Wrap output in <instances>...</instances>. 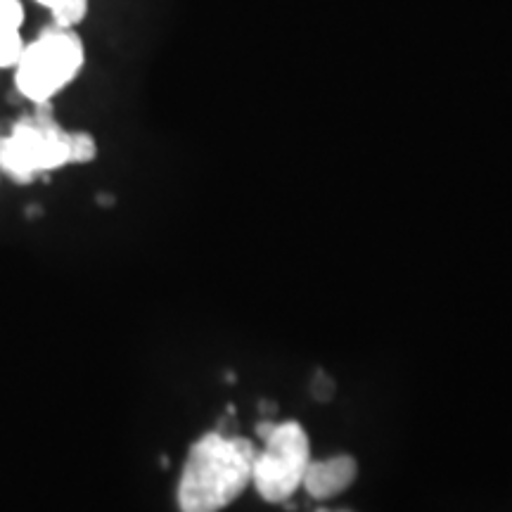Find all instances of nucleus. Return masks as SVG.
I'll use <instances>...</instances> for the list:
<instances>
[{"label":"nucleus","instance_id":"obj_6","mask_svg":"<svg viewBox=\"0 0 512 512\" xmlns=\"http://www.w3.org/2000/svg\"><path fill=\"white\" fill-rule=\"evenodd\" d=\"M36 3L46 5L50 15H53V24L67 29H74L76 24H81L88 12V0H36Z\"/></svg>","mask_w":512,"mask_h":512},{"label":"nucleus","instance_id":"obj_2","mask_svg":"<svg viewBox=\"0 0 512 512\" xmlns=\"http://www.w3.org/2000/svg\"><path fill=\"white\" fill-rule=\"evenodd\" d=\"M64 164H69V133L55 121L50 100L36 102L34 114L0 136V171L15 183H31L41 171Z\"/></svg>","mask_w":512,"mask_h":512},{"label":"nucleus","instance_id":"obj_7","mask_svg":"<svg viewBox=\"0 0 512 512\" xmlns=\"http://www.w3.org/2000/svg\"><path fill=\"white\" fill-rule=\"evenodd\" d=\"M98 155V145L91 133H69V164H88Z\"/></svg>","mask_w":512,"mask_h":512},{"label":"nucleus","instance_id":"obj_1","mask_svg":"<svg viewBox=\"0 0 512 512\" xmlns=\"http://www.w3.org/2000/svg\"><path fill=\"white\" fill-rule=\"evenodd\" d=\"M254 441L228 437L221 430L204 434L192 444L178 484L181 512H221L238 501L252 484Z\"/></svg>","mask_w":512,"mask_h":512},{"label":"nucleus","instance_id":"obj_8","mask_svg":"<svg viewBox=\"0 0 512 512\" xmlns=\"http://www.w3.org/2000/svg\"><path fill=\"white\" fill-rule=\"evenodd\" d=\"M24 48L27 46L17 29H0V67H17Z\"/></svg>","mask_w":512,"mask_h":512},{"label":"nucleus","instance_id":"obj_3","mask_svg":"<svg viewBox=\"0 0 512 512\" xmlns=\"http://www.w3.org/2000/svg\"><path fill=\"white\" fill-rule=\"evenodd\" d=\"M81 38L67 27L43 29L31 46L24 48L17 62V88L24 98L41 102L60 93L83 67Z\"/></svg>","mask_w":512,"mask_h":512},{"label":"nucleus","instance_id":"obj_4","mask_svg":"<svg viewBox=\"0 0 512 512\" xmlns=\"http://www.w3.org/2000/svg\"><path fill=\"white\" fill-rule=\"evenodd\" d=\"M311 463L309 434L299 422H275L264 448H256L252 484L268 503H283L302 489Z\"/></svg>","mask_w":512,"mask_h":512},{"label":"nucleus","instance_id":"obj_10","mask_svg":"<svg viewBox=\"0 0 512 512\" xmlns=\"http://www.w3.org/2000/svg\"><path fill=\"white\" fill-rule=\"evenodd\" d=\"M316 512H351V510H328V508H320Z\"/></svg>","mask_w":512,"mask_h":512},{"label":"nucleus","instance_id":"obj_9","mask_svg":"<svg viewBox=\"0 0 512 512\" xmlns=\"http://www.w3.org/2000/svg\"><path fill=\"white\" fill-rule=\"evenodd\" d=\"M22 0H0V29H22Z\"/></svg>","mask_w":512,"mask_h":512},{"label":"nucleus","instance_id":"obj_5","mask_svg":"<svg viewBox=\"0 0 512 512\" xmlns=\"http://www.w3.org/2000/svg\"><path fill=\"white\" fill-rule=\"evenodd\" d=\"M358 475V465L351 456H332L325 460H311L304 475L306 494L316 501H328L349 489Z\"/></svg>","mask_w":512,"mask_h":512}]
</instances>
